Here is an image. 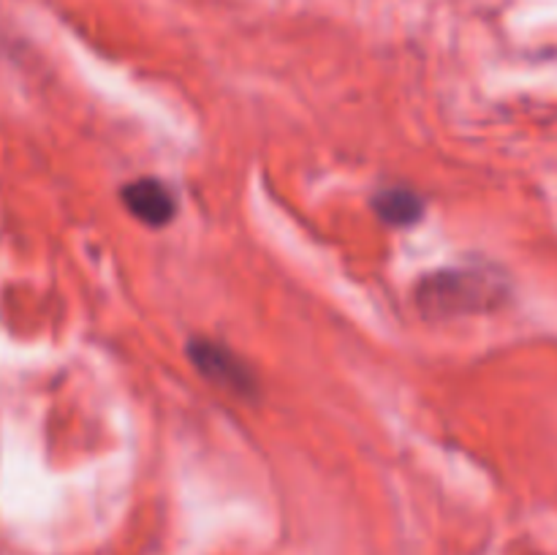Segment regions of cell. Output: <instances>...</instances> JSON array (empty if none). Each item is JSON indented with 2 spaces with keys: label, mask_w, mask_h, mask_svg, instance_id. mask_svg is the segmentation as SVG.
<instances>
[{
  "label": "cell",
  "mask_w": 557,
  "mask_h": 555,
  "mask_svg": "<svg viewBox=\"0 0 557 555\" xmlns=\"http://www.w3.org/2000/svg\"><path fill=\"white\" fill-rule=\"evenodd\" d=\"M498 297L493 283L479 272H438L430 275L422 286L417 288V303L428 310L430 316H449V313H473L484 310L487 303Z\"/></svg>",
  "instance_id": "obj_1"
},
{
  "label": "cell",
  "mask_w": 557,
  "mask_h": 555,
  "mask_svg": "<svg viewBox=\"0 0 557 555\" xmlns=\"http://www.w3.org/2000/svg\"><path fill=\"white\" fill-rule=\"evenodd\" d=\"M188 354L194 368L221 390L234 392V395H253L256 392V375L232 348L215 341H190Z\"/></svg>",
  "instance_id": "obj_2"
},
{
  "label": "cell",
  "mask_w": 557,
  "mask_h": 555,
  "mask_svg": "<svg viewBox=\"0 0 557 555\" xmlns=\"http://www.w3.org/2000/svg\"><path fill=\"white\" fill-rule=\"evenodd\" d=\"M123 201L131 215L139 218L147 226H163L174 218V196L161 180L141 177L123 188Z\"/></svg>",
  "instance_id": "obj_3"
},
{
  "label": "cell",
  "mask_w": 557,
  "mask_h": 555,
  "mask_svg": "<svg viewBox=\"0 0 557 555\" xmlns=\"http://www.w3.org/2000/svg\"><path fill=\"white\" fill-rule=\"evenodd\" d=\"M373 207L375 212H379L381 221H386L389 226H408V223H417L424 212L422 199L408 188H384L373 199Z\"/></svg>",
  "instance_id": "obj_4"
}]
</instances>
